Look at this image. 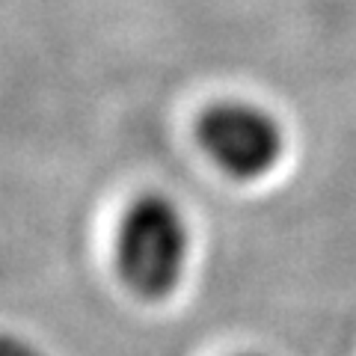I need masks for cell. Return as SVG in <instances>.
<instances>
[{"label":"cell","instance_id":"obj_1","mask_svg":"<svg viewBox=\"0 0 356 356\" xmlns=\"http://www.w3.org/2000/svg\"><path fill=\"white\" fill-rule=\"evenodd\" d=\"M191 247V222L181 205L158 191L140 193L116 226V273L134 297L158 303L181 285Z\"/></svg>","mask_w":356,"mask_h":356},{"label":"cell","instance_id":"obj_2","mask_svg":"<svg viewBox=\"0 0 356 356\" xmlns=\"http://www.w3.org/2000/svg\"><path fill=\"white\" fill-rule=\"evenodd\" d=\"M196 143L205 158L235 181L270 175L285 154L282 122L267 107L243 98L208 104L196 119Z\"/></svg>","mask_w":356,"mask_h":356},{"label":"cell","instance_id":"obj_3","mask_svg":"<svg viewBox=\"0 0 356 356\" xmlns=\"http://www.w3.org/2000/svg\"><path fill=\"white\" fill-rule=\"evenodd\" d=\"M0 356H48L36 344L15 332H0Z\"/></svg>","mask_w":356,"mask_h":356},{"label":"cell","instance_id":"obj_4","mask_svg":"<svg viewBox=\"0 0 356 356\" xmlns=\"http://www.w3.org/2000/svg\"><path fill=\"white\" fill-rule=\"evenodd\" d=\"M238 356H261V353H238Z\"/></svg>","mask_w":356,"mask_h":356}]
</instances>
